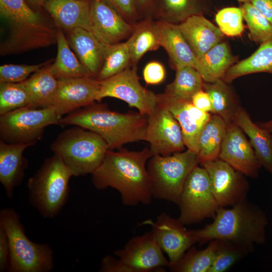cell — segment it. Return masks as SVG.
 Listing matches in <instances>:
<instances>
[{
	"label": "cell",
	"mask_w": 272,
	"mask_h": 272,
	"mask_svg": "<svg viewBox=\"0 0 272 272\" xmlns=\"http://www.w3.org/2000/svg\"><path fill=\"white\" fill-rule=\"evenodd\" d=\"M268 221L258 206L246 199L230 207H220L213 221L200 229L191 230L195 243L224 240L240 246L248 253L256 245L266 242Z\"/></svg>",
	"instance_id": "7a4b0ae2"
},
{
	"label": "cell",
	"mask_w": 272,
	"mask_h": 272,
	"mask_svg": "<svg viewBox=\"0 0 272 272\" xmlns=\"http://www.w3.org/2000/svg\"><path fill=\"white\" fill-rule=\"evenodd\" d=\"M248 253L243 248L230 242L218 240L215 257L209 272L226 271Z\"/></svg>",
	"instance_id": "74e56055"
},
{
	"label": "cell",
	"mask_w": 272,
	"mask_h": 272,
	"mask_svg": "<svg viewBox=\"0 0 272 272\" xmlns=\"http://www.w3.org/2000/svg\"><path fill=\"white\" fill-rule=\"evenodd\" d=\"M148 116L140 112L121 113L110 110L106 104L94 103L62 117L59 125H77L100 135L110 150L145 141Z\"/></svg>",
	"instance_id": "3957f363"
},
{
	"label": "cell",
	"mask_w": 272,
	"mask_h": 272,
	"mask_svg": "<svg viewBox=\"0 0 272 272\" xmlns=\"http://www.w3.org/2000/svg\"><path fill=\"white\" fill-rule=\"evenodd\" d=\"M41 6L59 30L66 32L76 28L91 31L90 0H47Z\"/></svg>",
	"instance_id": "ac0fdd59"
},
{
	"label": "cell",
	"mask_w": 272,
	"mask_h": 272,
	"mask_svg": "<svg viewBox=\"0 0 272 272\" xmlns=\"http://www.w3.org/2000/svg\"><path fill=\"white\" fill-rule=\"evenodd\" d=\"M57 52L51 71L57 80L91 76L71 48L66 37L61 30L57 32Z\"/></svg>",
	"instance_id": "83f0119b"
},
{
	"label": "cell",
	"mask_w": 272,
	"mask_h": 272,
	"mask_svg": "<svg viewBox=\"0 0 272 272\" xmlns=\"http://www.w3.org/2000/svg\"><path fill=\"white\" fill-rule=\"evenodd\" d=\"M61 118L52 107L20 108L0 115L1 140L9 144L33 146L42 137L45 128L58 124Z\"/></svg>",
	"instance_id": "ba28073f"
},
{
	"label": "cell",
	"mask_w": 272,
	"mask_h": 272,
	"mask_svg": "<svg viewBox=\"0 0 272 272\" xmlns=\"http://www.w3.org/2000/svg\"><path fill=\"white\" fill-rule=\"evenodd\" d=\"M33 5L41 6L47 0H27Z\"/></svg>",
	"instance_id": "f907efd6"
},
{
	"label": "cell",
	"mask_w": 272,
	"mask_h": 272,
	"mask_svg": "<svg viewBox=\"0 0 272 272\" xmlns=\"http://www.w3.org/2000/svg\"><path fill=\"white\" fill-rule=\"evenodd\" d=\"M153 155L168 156L184 151L185 146L179 123L171 112L158 105L148 116L145 140Z\"/></svg>",
	"instance_id": "7c38bea8"
},
{
	"label": "cell",
	"mask_w": 272,
	"mask_h": 272,
	"mask_svg": "<svg viewBox=\"0 0 272 272\" xmlns=\"http://www.w3.org/2000/svg\"><path fill=\"white\" fill-rule=\"evenodd\" d=\"M218 158L245 176L258 177L261 167L244 132L234 123L227 125Z\"/></svg>",
	"instance_id": "e0dca14e"
},
{
	"label": "cell",
	"mask_w": 272,
	"mask_h": 272,
	"mask_svg": "<svg viewBox=\"0 0 272 272\" xmlns=\"http://www.w3.org/2000/svg\"><path fill=\"white\" fill-rule=\"evenodd\" d=\"M153 156L148 148L140 151L108 149L92 174L93 184L98 190L108 187L117 190L125 206L149 204L153 194L147 164Z\"/></svg>",
	"instance_id": "6da1fadb"
},
{
	"label": "cell",
	"mask_w": 272,
	"mask_h": 272,
	"mask_svg": "<svg viewBox=\"0 0 272 272\" xmlns=\"http://www.w3.org/2000/svg\"><path fill=\"white\" fill-rule=\"evenodd\" d=\"M51 60L36 64H5L0 66V83H21L46 65Z\"/></svg>",
	"instance_id": "ab89813d"
},
{
	"label": "cell",
	"mask_w": 272,
	"mask_h": 272,
	"mask_svg": "<svg viewBox=\"0 0 272 272\" xmlns=\"http://www.w3.org/2000/svg\"><path fill=\"white\" fill-rule=\"evenodd\" d=\"M184 106L191 118L201 127H203L211 117L210 113L199 109L191 101H185Z\"/></svg>",
	"instance_id": "f6af8a7d"
},
{
	"label": "cell",
	"mask_w": 272,
	"mask_h": 272,
	"mask_svg": "<svg viewBox=\"0 0 272 272\" xmlns=\"http://www.w3.org/2000/svg\"><path fill=\"white\" fill-rule=\"evenodd\" d=\"M218 246V240L209 242L203 249L190 248L174 264L169 267L174 272H209L213 263Z\"/></svg>",
	"instance_id": "836d02e7"
},
{
	"label": "cell",
	"mask_w": 272,
	"mask_h": 272,
	"mask_svg": "<svg viewBox=\"0 0 272 272\" xmlns=\"http://www.w3.org/2000/svg\"><path fill=\"white\" fill-rule=\"evenodd\" d=\"M100 82V89L96 99L98 102H101L106 97L117 98L147 116L151 114L158 105V95L141 84L137 65L130 66Z\"/></svg>",
	"instance_id": "30bf717a"
},
{
	"label": "cell",
	"mask_w": 272,
	"mask_h": 272,
	"mask_svg": "<svg viewBox=\"0 0 272 272\" xmlns=\"http://www.w3.org/2000/svg\"><path fill=\"white\" fill-rule=\"evenodd\" d=\"M257 124L268 131L272 137V119L265 122H259Z\"/></svg>",
	"instance_id": "681fc988"
},
{
	"label": "cell",
	"mask_w": 272,
	"mask_h": 272,
	"mask_svg": "<svg viewBox=\"0 0 272 272\" xmlns=\"http://www.w3.org/2000/svg\"><path fill=\"white\" fill-rule=\"evenodd\" d=\"M143 75L147 84L157 85L162 83L166 77V71L163 65L157 61L148 62L145 66Z\"/></svg>",
	"instance_id": "b9f144b4"
},
{
	"label": "cell",
	"mask_w": 272,
	"mask_h": 272,
	"mask_svg": "<svg viewBox=\"0 0 272 272\" xmlns=\"http://www.w3.org/2000/svg\"><path fill=\"white\" fill-rule=\"evenodd\" d=\"M157 95L158 104L168 109L179 123L185 147L197 154L198 139L202 127L189 116L185 108V101L171 98L164 93Z\"/></svg>",
	"instance_id": "1f68e13d"
},
{
	"label": "cell",
	"mask_w": 272,
	"mask_h": 272,
	"mask_svg": "<svg viewBox=\"0 0 272 272\" xmlns=\"http://www.w3.org/2000/svg\"><path fill=\"white\" fill-rule=\"evenodd\" d=\"M50 149L76 177L92 174L109 149L98 134L77 125L62 131Z\"/></svg>",
	"instance_id": "5b68a950"
},
{
	"label": "cell",
	"mask_w": 272,
	"mask_h": 272,
	"mask_svg": "<svg viewBox=\"0 0 272 272\" xmlns=\"http://www.w3.org/2000/svg\"><path fill=\"white\" fill-rule=\"evenodd\" d=\"M250 3L272 25V0H252Z\"/></svg>",
	"instance_id": "c3c4849f"
},
{
	"label": "cell",
	"mask_w": 272,
	"mask_h": 272,
	"mask_svg": "<svg viewBox=\"0 0 272 272\" xmlns=\"http://www.w3.org/2000/svg\"><path fill=\"white\" fill-rule=\"evenodd\" d=\"M174 81L168 84L164 93L182 101H191L197 91L203 89L204 81L199 73L190 66L176 68Z\"/></svg>",
	"instance_id": "d6a6232c"
},
{
	"label": "cell",
	"mask_w": 272,
	"mask_h": 272,
	"mask_svg": "<svg viewBox=\"0 0 272 272\" xmlns=\"http://www.w3.org/2000/svg\"><path fill=\"white\" fill-rule=\"evenodd\" d=\"M141 19L154 17L156 0H136Z\"/></svg>",
	"instance_id": "7dc6e473"
},
{
	"label": "cell",
	"mask_w": 272,
	"mask_h": 272,
	"mask_svg": "<svg viewBox=\"0 0 272 272\" xmlns=\"http://www.w3.org/2000/svg\"><path fill=\"white\" fill-rule=\"evenodd\" d=\"M29 104V94L22 82L0 83V115Z\"/></svg>",
	"instance_id": "8d00e7d4"
},
{
	"label": "cell",
	"mask_w": 272,
	"mask_h": 272,
	"mask_svg": "<svg viewBox=\"0 0 272 272\" xmlns=\"http://www.w3.org/2000/svg\"><path fill=\"white\" fill-rule=\"evenodd\" d=\"M0 226L10 247L9 272H48L54 266L53 251L47 243H37L26 236L19 215L11 208L0 211Z\"/></svg>",
	"instance_id": "8992f818"
},
{
	"label": "cell",
	"mask_w": 272,
	"mask_h": 272,
	"mask_svg": "<svg viewBox=\"0 0 272 272\" xmlns=\"http://www.w3.org/2000/svg\"><path fill=\"white\" fill-rule=\"evenodd\" d=\"M191 102L201 111L212 113V106L210 96L203 89L196 92L192 97Z\"/></svg>",
	"instance_id": "bcb514c9"
},
{
	"label": "cell",
	"mask_w": 272,
	"mask_h": 272,
	"mask_svg": "<svg viewBox=\"0 0 272 272\" xmlns=\"http://www.w3.org/2000/svg\"><path fill=\"white\" fill-rule=\"evenodd\" d=\"M228 84L222 79L212 83L205 82L203 86L211 100L212 113L221 117L227 125L233 123L235 114L241 107Z\"/></svg>",
	"instance_id": "f546056e"
},
{
	"label": "cell",
	"mask_w": 272,
	"mask_h": 272,
	"mask_svg": "<svg viewBox=\"0 0 272 272\" xmlns=\"http://www.w3.org/2000/svg\"><path fill=\"white\" fill-rule=\"evenodd\" d=\"M101 272H133L119 258L107 255L102 259L99 270Z\"/></svg>",
	"instance_id": "ee69618b"
},
{
	"label": "cell",
	"mask_w": 272,
	"mask_h": 272,
	"mask_svg": "<svg viewBox=\"0 0 272 272\" xmlns=\"http://www.w3.org/2000/svg\"><path fill=\"white\" fill-rule=\"evenodd\" d=\"M226 42L217 44L198 60L201 67V76L205 82L212 83L222 79L227 70L236 61Z\"/></svg>",
	"instance_id": "f1b7e54d"
},
{
	"label": "cell",
	"mask_w": 272,
	"mask_h": 272,
	"mask_svg": "<svg viewBox=\"0 0 272 272\" xmlns=\"http://www.w3.org/2000/svg\"><path fill=\"white\" fill-rule=\"evenodd\" d=\"M240 3H248V2H251L252 0H237Z\"/></svg>",
	"instance_id": "816d5d0a"
},
{
	"label": "cell",
	"mask_w": 272,
	"mask_h": 272,
	"mask_svg": "<svg viewBox=\"0 0 272 272\" xmlns=\"http://www.w3.org/2000/svg\"><path fill=\"white\" fill-rule=\"evenodd\" d=\"M227 125L221 117L215 114L203 125L198 139L199 164L219 158Z\"/></svg>",
	"instance_id": "4dcf8cb0"
},
{
	"label": "cell",
	"mask_w": 272,
	"mask_h": 272,
	"mask_svg": "<svg viewBox=\"0 0 272 272\" xmlns=\"http://www.w3.org/2000/svg\"><path fill=\"white\" fill-rule=\"evenodd\" d=\"M126 42L130 52L131 65H137L145 53L161 47L157 20L153 17L139 20L133 24L131 34Z\"/></svg>",
	"instance_id": "cb8c5ba5"
},
{
	"label": "cell",
	"mask_w": 272,
	"mask_h": 272,
	"mask_svg": "<svg viewBox=\"0 0 272 272\" xmlns=\"http://www.w3.org/2000/svg\"><path fill=\"white\" fill-rule=\"evenodd\" d=\"M10 247L8 236L0 226V271H8L10 262Z\"/></svg>",
	"instance_id": "7bdbcfd3"
},
{
	"label": "cell",
	"mask_w": 272,
	"mask_h": 272,
	"mask_svg": "<svg viewBox=\"0 0 272 272\" xmlns=\"http://www.w3.org/2000/svg\"><path fill=\"white\" fill-rule=\"evenodd\" d=\"M114 254L133 272L163 271L170 265L151 231L132 237Z\"/></svg>",
	"instance_id": "4fadbf2b"
},
{
	"label": "cell",
	"mask_w": 272,
	"mask_h": 272,
	"mask_svg": "<svg viewBox=\"0 0 272 272\" xmlns=\"http://www.w3.org/2000/svg\"><path fill=\"white\" fill-rule=\"evenodd\" d=\"M142 224L151 226V232L157 242L168 256L169 266L176 263L195 243L191 230L186 229L178 218H174L165 212L155 222L147 220Z\"/></svg>",
	"instance_id": "5bb4252c"
},
{
	"label": "cell",
	"mask_w": 272,
	"mask_h": 272,
	"mask_svg": "<svg viewBox=\"0 0 272 272\" xmlns=\"http://www.w3.org/2000/svg\"><path fill=\"white\" fill-rule=\"evenodd\" d=\"M159 33L160 43L166 51L174 69L182 66L195 68L200 74V63L180 32L178 24L156 20Z\"/></svg>",
	"instance_id": "44dd1931"
},
{
	"label": "cell",
	"mask_w": 272,
	"mask_h": 272,
	"mask_svg": "<svg viewBox=\"0 0 272 272\" xmlns=\"http://www.w3.org/2000/svg\"><path fill=\"white\" fill-rule=\"evenodd\" d=\"M90 3L91 31L101 42L109 45L128 39L133 24L105 0H90Z\"/></svg>",
	"instance_id": "2e32d148"
},
{
	"label": "cell",
	"mask_w": 272,
	"mask_h": 272,
	"mask_svg": "<svg viewBox=\"0 0 272 272\" xmlns=\"http://www.w3.org/2000/svg\"><path fill=\"white\" fill-rule=\"evenodd\" d=\"M209 10L207 0H156L154 18L179 24L188 17Z\"/></svg>",
	"instance_id": "484cf974"
},
{
	"label": "cell",
	"mask_w": 272,
	"mask_h": 272,
	"mask_svg": "<svg viewBox=\"0 0 272 272\" xmlns=\"http://www.w3.org/2000/svg\"><path fill=\"white\" fill-rule=\"evenodd\" d=\"M51 62L52 60L22 82L29 94V107L44 108L51 107L58 86V80L50 69Z\"/></svg>",
	"instance_id": "d4e9b609"
},
{
	"label": "cell",
	"mask_w": 272,
	"mask_h": 272,
	"mask_svg": "<svg viewBox=\"0 0 272 272\" xmlns=\"http://www.w3.org/2000/svg\"><path fill=\"white\" fill-rule=\"evenodd\" d=\"M27 144H9L0 141V182L7 196L12 198L15 188L22 183L28 161L23 156Z\"/></svg>",
	"instance_id": "ffe728a7"
},
{
	"label": "cell",
	"mask_w": 272,
	"mask_h": 272,
	"mask_svg": "<svg viewBox=\"0 0 272 272\" xmlns=\"http://www.w3.org/2000/svg\"><path fill=\"white\" fill-rule=\"evenodd\" d=\"M257 73L272 74V38L260 44L250 56L232 65L222 79L229 84L239 77Z\"/></svg>",
	"instance_id": "4316f807"
},
{
	"label": "cell",
	"mask_w": 272,
	"mask_h": 272,
	"mask_svg": "<svg viewBox=\"0 0 272 272\" xmlns=\"http://www.w3.org/2000/svg\"><path fill=\"white\" fill-rule=\"evenodd\" d=\"M244 11L241 7H227L219 10L215 21L224 35L234 37L241 35L244 29Z\"/></svg>",
	"instance_id": "f35d334b"
},
{
	"label": "cell",
	"mask_w": 272,
	"mask_h": 272,
	"mask_svg": "<svg viewBox=\"0 0 272 272\" xmlns=\"http://www.w3.org/2000/svg\"><path fill=\"white\" fill-rule=\"evenodd\" d=\"M128 22L134 24L141 19L136 0H105Z\"/></svg>",
	"instance_id": "60d3db41"
},
{
	"label": "cell",
	"mask_w": 272,
	"mask_h": 272,
	"mask_svg": "<svg viewBox=\"0 0 272 272\" xmlns=\"http://www.w3.org/2000/svg\"><path fill=\"white\" fill-rule=\"evenodd\" d=\"M100 89V81L92 76L59 79L51 107L61 118L94 103Z\"/></svg>",
	"instance_id": "9a60e30c"
},
{
	"label": "cell",
	"mask_w": 272,
	"mask_h": 272,
	"mask_svg": "<svg viewBox=\"0 0 272 272\" xmlns=\"http://www.w3.org/2000/svg\"><path fill=\"white\" fill-rule=\"evenodd\" d=\"M178 219L184 224L214 218L220 208L213 193L207 170L196 166L188 176L177 204Z\"/></svg>",
	"instance_id": "9c48e42d"
},
{
	"label": "cell",
	"mask_w": 272,
	"mask_h": 272,
	"mask_svg": "<svg viewBox=\"0 0 272 272\" xmlns=\"http://www.w3.org/2000/svg\"><path fill=\"white\" fill-rule=\"evenodd\" d=\"M69 45L91 76L96 79L103 63L107 45L89 30L76 28L67 32Z\"/></svg>",
	"instance_id": "7402d4cb"
},
{
	"label": "cell",
	"mask_w": 272,
	"mask_h": 272,
	"mask_svg": "<svg viewBox=\"0 0 272 272\" xmlns=\"http://www.w3.org/2000/svg\"><path fill=\"white\" fill-rule=\"evenodd\" d=\"M178 26L197 59L222 42L224 37L219 28L203 15L190 16Z\"/></svg>",
	"instance_id": "d6986e66"
},
{
	"label": "cell",
	"mask_w": 272,
	"mask_h": 272,
	"mask_svg": "<svg viewBox=\"0 0 272 272\" xmlns=\"http://www.w3.org/2000/svg\"><path fill=\"white\" fill-rule=\"evenodd\" d=\"M207 171L214 196L220 207H230L246 199L249 185L244 175L217 158L201 164Z\"/></svg>",
	"instance_id": "8fae6325"
},
{
	"label": "cell",
	"mask_w": 272,
	"mask_h": 272,
	"mask_svg": "<svg viewBox=\"0 0 272 272\" xmlns=\"http://www.w3.org/2000/svg\"><path fill=\"white\" fill-rule=\"evenodd\" d=\"M242 8L249 31V39L260 44L271 38L272 25L260 12L250 2L244 3Z\"/></svg>",
	"instance_id": "d590c367"
},
{
	"label": "cell",
	"mask_w": 272,
	"mask_h": 272,
	"mask_svg": "<svg viewBox=\"0 0 272 272\" xmlns=\"http://www.w3.org/2000/svg\"><path fill=\"white\" fill-rule=\"evenodd\" d=\"M130 66V55L126 41L107 45L103 63L96 79L104 80Z\"/></svg>",
	"instance_id": "e575fe53"
},
{
	"label": "cell",
	"mask_w": 272,
	"mask_h": 272,
	"mask_svg": "<svg viewBox=\"0 0 272 272\" xmlns=\"http://www.w3.org/2000/svg\"><path fill=\"white\" fill-rule=\"evenodd\" d=\"M233 123L249 137L259 164L272 175V137L270 134L254 123L248 113L241 107L235 114Z\"/></svg>",
	"instance_id": "603a6c76"
},
{
	"label": "cell",
	"mask_w": 272,
	"mask_h": 272,
	"mask_svg": "<svg viewBox=\"0 0 272 272\" xmlns=\"http://www.w3.org/2000/svg\"><path fill=\"white\" fill-rule=\"evenodd\" d=\"M74 176L55 154L46 159L27 182L30 203L44 218H54L66 204Z\"/></svg>",
	"instance_id": "277c9868"
},
{
	"label": "cell",
	"mask_w": 272,
	"mask_h": 272,
	"mask_svg": "<svg viewBox=\"0 0 272 272\" xmlns=\"http://www.w3.org/2000/svg\"><path fill=\"white\" fill-rule=\"evenodd\" d=\"M198 164L197 154L188 149L168 156H152L147 168L153 197L177 204L188 176Z\"/></svg>",
	"instance_id": "52a82bcc"
}]
</instances>
